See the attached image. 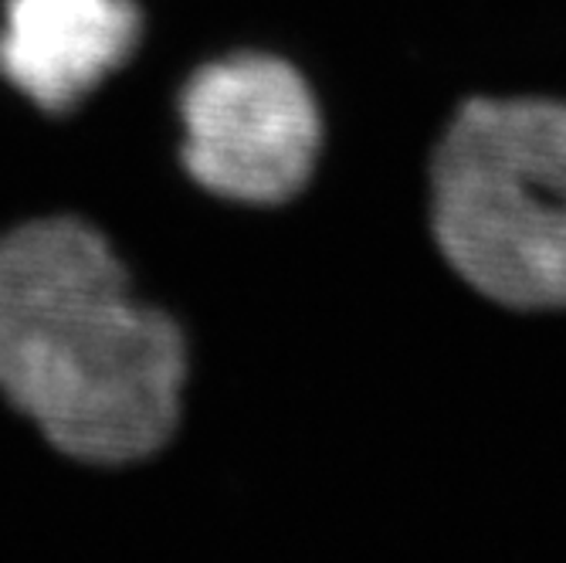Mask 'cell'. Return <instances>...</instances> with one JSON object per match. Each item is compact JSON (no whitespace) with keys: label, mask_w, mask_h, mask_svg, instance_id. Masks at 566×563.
Wrapping results in <instances>:
<instances>
[{"label":"cell","mask_w":566,"mask_h":563,"mask_svg":"<svg viewBox=\"0 0 566 563\" xmlns=\"http://www.w3.org/2000/svg\"><path fill=\"white\" fill-rule=\"evenodd\" d=\"M133 0H8L0 75L48 113H65L139 41Z\"/></svg>","instance_id":"277c9868"},{"label":"cell","mask_w":566,"mask_h":563,"mask_svg":"<svg viewBox=\"0 0 566 563\" xmlns=\"http://www.w3.org/2000/svg\"><path fill=\"white\" fill-rule=\"evenodd\" d=\"M448 265L509 310H566V102L472 98L431 170Z\"/></svg>","instance_id":"7a4b0ae2"},{"label":"cell","mask_w":566,"mask_h":563,"mask_svg":"<svg viewBox=\"0 0 566 563\" xmlns=\"http://www.w3.org/2000/svg\"><path fill=\"white\" fill-rule=\"evenodd\" d=\"M187 340L95 228L44 218L0 238V394L62 455L129 466L180 425Z\"/></svg>","instance_id":"6da1fadb"},{"label":"cell","mask_w":566,"mask_h":563,"mask_svg":"<svg viewBox=\"0 0 566 563\" xmlns=\"http://www.w3.org/2000/svg\"><path fill=\"white\" fill-rule=\"evenodd\" d=\"M190 177L238 204H282L316 170L323 116L308 82L275 55H231L180 95Z\"/></svg>","instance_id":"3957f363"}]
</instances>
